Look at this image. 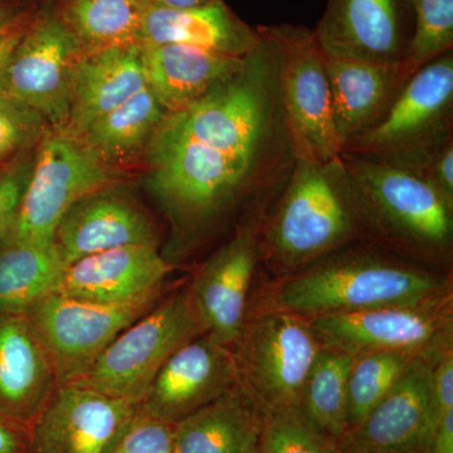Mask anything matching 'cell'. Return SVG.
<instances>
[{"label": "cell", "instance_id": "6da1fadb", "mask_svg": "<svg viewBox=\"0 0 453 453\" xmlns=\"http://www.w3.org/2000/svg\"><path fill=\"white\" fill-rule=\"evenodd\" d=\"M145 155L149 192L172 223L180 253L243 205L277 196L296 162L283 140L208 144L190 138L169 113Z\"/></svg>", "mask_w": 453, "mask_h": 453}, {"label": "cell", "instance_id": "7a4b0ae2", "mask_svg": "<svg viewBox=\"0 0 453 453\" xmlns=\"http://www.w3.org/2000/svg\"><path fill=\"white\" fill-rule=\"evenodd\" d=\"M371 235L377 229L340 155L326 163L296 159L259 226L261 255L283 270L308 267Z\"/></svg>", "mask_w": 453, "mask_h": 453}, {"label": "cell", "instance_id": "3957f363", "mask_svg": "<svg viewBox=\"0 0 453 453\" xmlns=\"http://www.w3.org/2000/svg\"><path fill=\"white\" fill-rule=\"evenodd\" d=\"M449 296V280L423 268L372 255L334 257L286 280L277 309L312 316L387 306H414Z\"/></svg>", "mask_w": 453, "mask_h": 453}, {"label": "cell", "instance_id": "277c9868", "mask_svg": "<svg viewBox=\"0 0 453 453\" xmlns=\"http://www.w3.org/2000/svg\"><path fill=\"white\" fill-rule=\"evenodd\" d=\"M453 142V52L408 80L380 124L350 140L342 153L380 160L416 173Z\"/></svg>", "mask_w": 453, "mask_h": 453}, {"label": "cell", "instance_id": "5b68a950", "mask_svg": "<svg viewBox=\"0 0 453 453\" xmlns=\"http://www.w3.org/2000/svg\"><path fill=\"white\" fill-rule=\"evenodd\" d=\"M202 334L189 288L178 292L122 330L81 380L70 384L139 405L164 363Z\"/></svg>", "mask_w": 453, "mask_h": 453}, {"label": "cell", "instance_id": "8992f818", "mask_svg": "<svg viewBox=\"0 0 453 453\" xmlns=\"http://www.w3.org/2000/svg\"><path fill=\"white\" fill-rule=\"evenodd\" d=\"M321 342L305 318L276 309L244 321L232 345L238 386L262 414L300 407Z\"/></svg>", "mask_w": 453, "mask_h": 453}, {"label": "cell", "instance_id": "52a82bcc", "mask_svg": "<svg viewBox=\"0 0 453 453\" xmlns=\"http://www.w3.org/2000/svg\"><path fill=\"white\" fill-rule=\"evenodd\" d=\"M380 237L425 253H446L453 238V204L425 179L380 160L340 153Z\"/></svg>", "mask_w": 453, "mask_h": 453}, {"label": "cell", "instance_id": "ba28073f", "mask_svg": "<svg viewBox=\"0 0 453 453\" xmlns=\"http://www.w3.org/2000/svg\"><path fill=\"white\" fill-rule=\"evenodd\" d=\"M118 170L106 165L80 136L50 129L35 145V163L16 223L7 240L52 243L65 211L83 196L116 186Z\"/></svg>", "mask_w": 453, "mask_h": 453}, {"label": "cell", "instance_id": "9c48e42d", "mask_svg": "<svg viewBox=\"0 0 453 453\" xmlns=\"http://www.w3.org/2000/svg\"><path fill=\"white\" fill-rule=\"evenodd\" d=\"M279 55L283 109L296 159L326 163L342 153L334 127L326 56L305 27L267 26Z\"/></svg>", "mask_w": 453, "mask_h": 453}, {"label": "cell", "instance_id": "30bf717a", "mask_svg": "<svg viewBox=\"0 0 453 453\" xmlns=\"http://www.w3.org/2000/svg\"><path fill=\"white\" fill-rule=\"evenodd\" d=\"M81 47L50 0L38 3L0 79V92L40 113L50 129H65Z\"/></svg>", "mask_w": 453, "mask_h": 453}, {"label": "cell", "instance_id": "8fae6325", "mask_svg": "<svg viewBox=\"0 0 453 453\" xmlns=\"http://www.w3.org/2000/svg\"><path fill=\"white\" fill-rule=\"evenodd\" d=\"M157 297L107 305L53 292L26 316L59 386L81 380L122 330L157 305Z\"/></svg>", "mask_w": 453, "mask_h": 453}, {"label": "cell", "instance_id": "7c38bea8", "mask_svg": "<svg viewBox=\"0 0 453 453\" xmlns=\"http://www.w3.org/2000/svg\"><path fill=\"white\" fill-rule=\"evenodd\" d=\"M451 297L414 306H387L305 318L324 348L354 357L374 351L440 356L451 344Z\"/></svg>", "mask_w": 453, "mask_h": 453}, {"label": "cell", "instance_id": "4fadbf2b", "mask_svg": "<svg viewBox=\"0 0 453 453\" xmlns=\"http://www.w3.org/2000/svg\"><path fill=\"white\" fill-rule=\"evenodd\" d=\"M437 357H414L393 388L348 434L342 449L351 453H432L438 426L432 388Z\"/></svg>", "mask_w": 453, "mask_h": 453}, {"label": "cell", "instance_id": "5bb4252c", "mask_svg": "<svg viewBox=\"0 0 453 453\" xmlns=\"http://www.w3.org/2000/svg\"><path fill=\"white\" fill-rule=\"evenodd\" d=\"M138 405L59 384L31 426V453H113Z\"/></svg>", "mask_w": 453, "mask_h": 453}, {"label": "cell", "instance_id": "9a60e30c", "mask_svg": "<svg viewBox=\"0 0 453 453\" xmlns=\"http://www.w3.org/2000/svg\"><path fill=\"white\" fill-rule=\"evenodd\" d=\"M412 31V0H327L312 32L326 56L399 64Z\"/></svg>", "mask_w": 453, "mask_h": 453}, {"label": "cell", "instance_id": "2e32d148", "mask_svg": "<svg viewBox=\"0 0 453 453\" xmlns=\"http://www.w3.org/2000/svg\"><path fill=\"white\" fill-rule=\"evenodd\" d=\"M237 386L231 349L202 334L164 363L138 408L175 426Z\"/></svg>", "mask_w": 453, "mask_h": 453}, {"label": "cell", "instance_id": "e0dca14e", "mask_svg": "<svg viewBox=\"0 0 453 453\" xmlns=\"http://www.w3.org/2000/svg\"><path fill=\"white\" fill-rule=\"evenodd\" d=\"M261 222L244 223L205 261L189 291L204 332L231 349L246 321L247 300L259 256Z\"/></svg>", "mask_w": 453, "mask_h": 453}, {"label": "cell", "instance_id": "ac0fdd59", "mask_svg": "<svg viewBox=\"0 0 453 453\" xmlns=\"http://www.w3.org/2000/svg\"><path fill=\"white\" fill-rule=\"evenodd\" d=\"M150 214L118 186L104 188L74 203L57 226L53 243L65 266L95 253L125 246H157Z\"/></svg>", "mask_w": 453, "mask_h": 453}, {"label": "cell", "instance_id": "d6986e66", "mask_svg": "<svg viewBox=\"0 0 453 453\" xmlns=\"http://www.w3.org/2000/svg\"><path fill=\"white\" fill-rule=\"evenodd\" d=\"M172 268L155 244L119 247L67 265L57 292L91 303L124 305L159 296Z\"/></svg>", "mask_w": 453, "mask_h": 453}, {"label": "cell", "instance_id": "ffe728a7", "mask_svg": "<svg viewBox=\"0 0 453 453\" xmlns=\"http://www.w3.org/2000/svg\"><path fill=\"white\" fill-rule=\"evenodd\" d=\"M326 68L332 88L334 127L342 150L350 140L383 120L414 74L404 62L380 64L329 56Z\"/></svg>", "mask_w": 453, "mask_h": 453}, {"label": "cell", "instance_id": "44dd1931", "mask_svg": "<svg viewBox=\"0 0 453 453\" xmlns=\"http://www.w3.org/2000/svg\"><path fill=\"white\" fill-rule=\"evenodd\" d=\"M57 386L27 316H0V416L31 428Z\"/></svg>", "mask_w": 453, "mask_h": 453}, {"label": "cell", "instance_id": "7402d4cb", "mask_svg": "<svg viewBox=\"0 0 453 453\" xmlns=\"http://www.w3.org/2000/svg\"><path fill=\"white\" fill-rule=\"evenodd\" d=\"M146 88L142 44L82 53L74 70L70 116L65 129L81 135L92 122Z\"/></svg>", "mask_w": 453, "mask_h": 453}, {"label": "cell", "instance_id": "603a6c76", "mask_svg": "<svg viewBox=\"0 0 453 453\" xmlns=\"http://www.w3.org/2000/svg\"><path fill=\"white\" fill-rule=\"evenodd\" d=\"M258 43L257 28L247 25L223 0L199 7L149 5L140 44H183L232 57H246Z\"/></svg>", "mask_w": 453, "mask_h": 453}, {"label": "cell", "instance_id": "cb8c5ba5", "mask_svg": "<svg viewBox=\"0 0 453 453\" xmlns=\"http://www.w3.org/2000/svg\"><path fill=\"white\" fill-rule=\"evenodd\" d=\"M146 83L165 111L192 105L241 70L246 57H232L183 44H144Z\"/></svg>", "mask_w": 453, "mask_h": 453}, {"label": "cell", "instance_id": "d4e9b609", "mask_svg": "<svg viewBox=\"0 0 453 453\" xmlns=\"http://www.w3.org/2000/svg\"><path fill=\"white\" fill-rule=\"evenodd\" d=\"M264 414L240 386L175 425L173 453H259Z\"/></svg>", "mask_w": 453, "mask_h": 453}, {"label": "cell", "instance_id": "484cf974", "mask_svg": "<svg viewBox=\"0 0 453 453\" xmlns=\"http://www.w3.org/2000/svg\"><path fill=\"white\" fill-rule=\"evenodd\" d=\"M166 116L162 104L146 88L92 122L79 136L106 165L119 170L146 153Z\"/></svg>", "mask_w": 453, "mask_h": 453}, {"label": "cell", "instance_id": "4316f807", "mask_svg": "<svg viewBox=\"0 0 453 453\" xmlns=\"http://www.w3.org/2000/svg\"><path fill=\"white\" fill-rule=\"evenodd\" d=\"M65 265L55 243H0V316L26 315L58 291Z\"/></svg>", "mask_w": 453, "mask_h": 453}, {"label": "cell", "instance_id": "83f0119b", "mask_svg": "<svg viewBox=\"0 0 453 453\" xmlns=\"http://www.w3.org/2000/svg\"><path fill=\"white\" fill-rule=\"evenodd\" d=\"M82 53L140 44L148 0H50Z\"/></svg>", "mask_w": 453, "mask_h": 453}, {"label": "cell", "instance_id": "f1b7e54d", "mask_svg": "<svg viewBox=\"0 0 453 453\" xmlns=\"http://www.w3.org/2000/svg\"><path fill=\"white\" fill-rule=\"evenodd\" d=\"M356 357L321 348L301 396V410L310 421L342 447L348 436V381Z\"/></svg>", "mask_w": 453, "mask_h": 453}, {"label": "cell", "instance_id": "f546056e", "mask_svg": "<svg viewBox=\"0 0 453 453\" xmlns=\"http://www.w3.org/2000/svg\"><path fill=\"white\" fill-rule=\"evenodd\" d=\"M417 357L421 356L374 351L356 357L348 381V434L365 421Z\"/></svg>", "mask_w": 453, "mask_h": 453}, {"label": "cell", "instance_id": "4dcf8cb0", "mask_svg": "<svg viewBox=\"0 0 453 453\" xmlns=\"http://www.w3.org/2000/svg\"><path fill=\"white\" fill-rule=\"evenodd\" d=\"M259 453H342V447L316 427L301 407H291L264 414Z\"/></svg>", "mask_w": 453, "mask_h": 453}, {"label": "cell", "instance_id": "1f68e13d", "mask_svg": "<svg viewBox=\"0 0 453 453\" xmlns=\"http://www.w3.org/2000/svg\"><path fill=\"white\" fill-rule=\"evenodd\" d=\"M413 31L404 64L413 73L453 49V0H412Z\"/></svg>", "mask_w": 453, "mask_h": 453}, {"label": "cell", "instance_id": "d6a6232c", "mask_svg": "<svg viewBox=\"0 0 453 453\" xmlns=\"http://www.w3.org/2000/svg\"><path fill=\"white\" fill-rule=\"evenodd\" d=\"M50 129L40 113L0 92V165L37 145Z\"/></svg>", "mask_w": 453, "mask_h": 453}, {"label": "cell", "instance_id": "836d02e7", "mask_svg": "<svg viewBox=\"0 0 453 453\" xmlns=\"http://www.w3.org/2000/svg\"><path fill=\"white\" fill-rule=\"evenodd\" d=\"M35 153V145L0 165V243L7 240L16 223L31 178Z\"/></svg>", "mask_w": 453, "mask_h": 453}, {"label": "cell", "instance_id": "e575fe53", "mask_svg": "<svg viewBox=\"0 0 453 453\" xmlns=\"http://www.w3.org/2000/svg\"><path fill=\"white\" fill-rule=\"evenodd\" d=\"M174 428L138 408L113 453H173Z\"/></svg>", "mask_w": 453, "mask_h": 453}, {"label": "cell", "instance_id": "d590c367", "mask_svg": "<svg viewBox=\"0 0 453 453\" xmlns=\"http://www.w3.org/2000/svg\"><path fill=\"white\" fill-rule=\"evenodd\" d=\"M434 405L440 423L446 413L453 411V354L452 345L443 349L434 365ZM438 427V426H437Z\"/></svg>", "mask_w": 453, "mask_h": 453}, {"label": "cell", "instance_id": "8d00e7d4", "mask_svg": "<svg viewBox=\"0 0 453 453\" xmlns=\"http://www.w3.org/2000/svg\"><path fill=\"white\" fill-rule=\"evenodd\" d=\"M0 453H31V428L0 416Z\"/></svg>", "mask_w": 453, "mask_h": 453}, {"label": "cell", "instance_id": "74e56055", "mask_svg": "<svg viewBox=\"0 0 453 453\" xmlns=\"http://www.w3.org/2000/svg\"><path fill=\"white\" fill-rule=\"evenodd\" d=\"M35 11H37V9H35ZM35 11L33 12L31 16L23 19L22 22L11 27V28L5 29V31L0 32V79H2L3 73H4L5 67H7L9 59H11L12 55H13L14 50H16L19 41L22 40L27 27H28L33 16H35Z\"/></svg>", "mask_w": 453, "mask_h": 453}, {"label": "cell", "instance_id": "f35d334b", "mask_svg": "<svg viewBox=\"0 0 453 453\" xmlns=\"http://www.w3.org/2000/svg\"><path fill=\"white\" fill-rule=\"evenodd\" d=\"M38 7L35 2H13V0H0V32L22 22L31 16Z\"/></svg>", "mask_w": 453, "mask_h": 453}, {"label": "cell", "instance_id": "ab89813d", "mask_svg": "<svg viewBox=\"0 0 453 453\" xmlns=\"http://www.w3.org/2000/svg\"><path fill=\"white\" fill-rule=\"evenodd\" d=\"M432 453H453V411L446 413L438 423Z\"/></svg>", "mask_w": 453, "mask_h": 453}, {"label": "cell", "instance_id": "60d3db41", "mask_svg": "<svg viewBox=\"0 0 453 453\" xmlns=\"http://www.w3.org/2000/svg\"><path fill=\"white\" fill-rule=\"evenodd\" d=\"M149 4L155 7L169 9H187L199 7V5L207 4L213 0H148Z\"/></svg>", "mask_w": 453, "mask_h": 453}, {"label": "cell", "instance_id": "b9f144b4", "mask_svg": "<svg viewBox=\"0 0 453 453\" xmlns=\"http://www.w3.org/2000/svg\"><path fill=\"white\" fill-rule=\"evenodd\" d=\"M13 2H35V0H13Z\"/></svg>", "mask_w": 453, "mask_h": 453}, {"label": "cell", "instance_id": "7bdbcfd3", "mask_svg": "<svg viewBox=\"0 0 453 453\" xmlns=\"http://www.w3.org/2000/svg\"><path fill=\"white\" fill-rule=\"evenodd\" d=\"M342 453H351V452L347 451V449H342Z\"/></svg>", "mask_w": 453, "mask_h": 453}]
</instances>
